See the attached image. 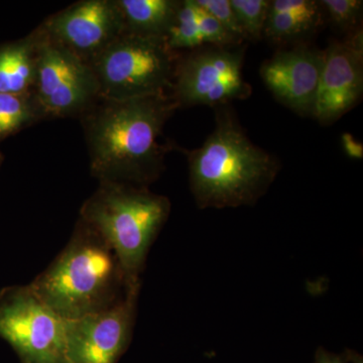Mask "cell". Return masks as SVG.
Wrapping results in <instances>:
<instances>
[{"label": "cell", "instance_id": "obj_1", "mask_svg": "<svg viewBox=\"0 0 363 363\" xmlns=\"http://www.w3.org/2000/svg\"><path fill=\"white\" fill-rule=\"evenodd\" d=\"M179 108L172 94L126 100L99 98L80 116L90 171L101 182L147 188L164 169L162 130Z\"/></svg>", "mask_w": 363, "mask_h": 363}, {"label": "cell", "instance_id": "obj_2", "mask_svg": "<svg viewBox=\"0 0 363 363\" xmlns=\"http://www.w3.org/2000/svg\"><path fill=\"white\" fill-rule=\"evenodd\" d=\"M190 187L200 208L253 204L279 171L278 161L255 145L227 109L201 145L188 152Z\"/></svg>", "mask_w": 363, "mask_h": 363}, {"label": "cell", "instance_id": "obj_3", "mask_svg": "<svg viewBox=\"0 0 363 363\" xmlns=\"http://www.w3.org/2000/svg\"><path fill=\"white\" fill-rule=\"evenodd\" d=\"M30 286L64 320L108 309L130 290L116 253L80 218L65 248Z\"/></svg>", "mask_w": 363, "mask_h": 363}, {"label": "cell", "instance_id": "obj_4", "mask_svg": "<svg viewBox=\"0 0 363 363\" xmlns=\"http://www.w3.org/2000/svg\"><path fill=\"white\" fill-rule=\"evenodd\" d=\"M171 203L147 188L101 182L80 209V216L116 253L126 285L140 286L147 253L168 219Z\"/></svg>", "mask_w": 363, "mask_h": 363}, {"label": "cell", "instance_id": "obj_5", "mask_svg": "<svg viewBox=\"0 0 363 363\" xmlns=\"http://www.w3.org/2000/svg\"><path fill=\"white\" fill-rule=\"evenodd\" d=\"M178 58L164 38L123 33L89 64L104 99L172 94Z\"/></svg>", "mask_w": 363, "mask_h": 363}, {"label": "cell", "instance_id": "obj_6", "mask_svg": "<svg viewBox=\"0 0 363 363\" xmlns=\"http://www.w3.org/2000/svg\"><path fill=\"white\" fill-rule=\"evenodd\" d=\"M0 337L23 363H66L65 320L30 285L9 289L0 298Z\"/></svg>", "mask_w": 363, "mask_h": 363}, {"label": "cell", "instance_id": "obj_7", "mask_svg": "<svg viewBox=\"0 0 363 363\" xmlns=\"http://www.w3.org/2000/svg\"><path fill=\"white\" fill-rule=\"evenodd\" d=\"M39 37L37 79L33 95L45 118L82 116L99 99V88L89 64L48 39Z\"/></svg>", "mask_w": 363, "mask_h": 363}, {"label": "cell", "instance_id": "obj_8", "mask_svg": "<svg viewBox=\"0 0 363 363\" xmlns=\"http://www.w3.org/2000/svg\"><path fill=\"white\" fill-rule=\"evenodd\" d=\"M242 51L214 47L189 55L177 64L172 96L180 107L220 106L250 94L243 80Z\"/></svg>", "mask_w": 363, "mask_h": 363}, {"label": "cell", "instance_id": "obj_9", "mask_svg": "<svg viewBox=\"0 0 363 363\" xmlns=\"http://www.w3.org/2000/svg\"><path fill=\"white\" fill-rule=\"evenodd\" d=\"M140 286L108 309L65 320L66 363H117L130 345Z\"/></svg>", "mask_w": 363, "mask_h": 363}, {"label": "cell", "instance_id": "obj_10", "mask_svg": "<svg viewBox=\"0 0 363 363\" xmlns=\"http://www.w3.org/2000/svg\"><path fill=\"white\" fill-rule=\"evenodd\" d=\"M86 63L124 32L116 0H82L52 14L37 28Z\"/></svg>", "mask_w": 363, "mask_h": 363}, {"label": "cell", "instance_id": "obj_11", "mask_svg": "<svg viewBox=\"0 0 363 363\" xmlns=\"http://www.w3.org/2000/svg\"><path fill=\"white\" fill-rule=\"evenodd\" d=\"M362 40V32L357 30L325 52L312 114L320 123H333L359 101L363 91Z\"/></svg>", "mask_w": 363, "mask_h": 363}, {"label": "cell", "instance_id": "obj_12", "mask_svg": "<svg viewBox=\"0 0 363 363\" xmlns=\"http://www.w3.org/2000/svg\"><path fill=\"white\" fill-rule=\"evenodd\" d=\"M325 52L298 47L279 52L260 69L274 97L302 116H312L323 68Z\"/></svg>", "mask_w": 363, "mask_h": 363}, {"label": "cell", "instance_id": "obj_13", "mask_svg": "<svg viewBox=\"0 0 363 363\" xmlns=\"http://www.w3.org/2000/svg\"><path fill=\"white\" fill-rule=\"evenodd\" d=\"M39 37L33 30L25 39L0 47V93H33L37 79Z\"/></svg>", "mask_w": 363, "mask_h": 363}, {"label": "cell", "instance_id": "obj_14", "mask_svg": "<svg viewBox=\"0 0 363 363\" xmlns=\"http://www.w3.org/2000/svg\"><path fill=\"white\" fill-rule=\"evenodd\" d=\"M116 4L124 33L164 39L181 6L175 0H116Z\"/></svg>", "mask_w": 363, "mask_h": 363}, {"label": "cell", "instance_id": "obj_15", "mask_svg": "<svg viewBox=\"0 0 363 363\" xmlns=\"http://www.w3.org/2000/svg\"><path fill=\"white\" fill-rule=\"evenodd\" d=\"M45 119L33 93H0V140Z\"/></svg>", "mask_w": 363, "mask_h": 363}, {"label": "cell", "instance_id": "obj_16", "mask_svg": "<svg viewBox=\"0 0 363 363\" xmlns=\"http://www.w3.org/2000/svg\"><path fill=\"white\" fill-rule=\"evenodd\" d=\"M166 40L169 49L173 52L195 49L204 44L200 32L199 6L196 0L181 1L180 9Z\"/></svg>", "mask_w": 363, "mask_h": 363}, {"label": "cell", "instance_id": "obj_17", "mask_svg": "<svg viewBox=\"0 0 363 363\" xmlns=\"http://www.w3.org/2000/svg\"><path fill=\"white\" fill-rule=\"evenodd\" d=\"M321 16H298L269 9L264 33L274 40H286L300 37L314 30Z\"/></svg>", "mask_w": 363, "mask_h": 363}, {"label": "cell", "instance_id": "obj_18", "mask_svg": "<svg viewBox=\"0 0 363 363\" xmlns=\"http://www.w3.org/2000/svg\"><path fill=\"white\" fill-rule=\"evenodd\" d=\"M234 13L245 38L257 40L264 30L271 1L230 0Z\"/></svg>", "mask_w": 363, "mask_h": 363}, {"label": "cell", "instance_id": "obj_19", "mask_svg": "<svg viewBox=\"0 0 363 363\" xmlns=\"http://www.w3.org/2000/svg\"><path fill=\"white\" fill-rule=\"evenodd\" d=\"M320 6L326 9L334 26L352 32L359 23L363 2L358 0H323ZM354 33V32H352Z\"/></svg>", "mask_w": 363, "mask_h": 363}, {"label": "cell", "instance_id": "obj_20", "mask_svg": "<svg viewBox=\"0 0 363 363\" xmlns=\"http://www.w3.org/2000/svg\"><path fill=\"white\" fill-rule=\"evenodd\" d=\"M196 2L205 11L211 14L215 20L218 21L236 40H240L245 38L231 6L230 0H196Z\"/></svg>", "mask_w": 363, "mask_h": 363}, {"label": "cell", "instance_id": "obj_21", "mask_svg": "<svg viewBox=\"0 0 363 363\" xmlns=\"http://www.w3.org/2000/svg\"><path fill=\"white\" fill-rule=\"evenodd\" d=\"M199 26L204 44L224 48L226 45L240 43V40H236L233 35L227 32L221 23L215 20L213 16L205 11L201 6H199Z\"/></svg>", "mask_w": 363, "mask_h": 363}, {"label": "cell", "instance_id": "obj_22", "mask_svg": "<svg viewBox=\"0 0 363 363\" xmlns=\"http://www.w3.org/2000/svg\"><path fill=\"white\" fill-rule=\"evenodd\" d=\"M341 145L343 150L350 159L362 160L363 157V145L350 133L341 135Z\"/></svg>", "mask_w": 363, "mask_h": 363}, {"label": "cell", "instance_id": "obj_23", "mask_svg": "<svg viewBox=\"0 0 363 363\" xmlns=\"http://www.w3.org/2000/svg\"><path fill=\"white\" fill-rule=\"evenodd\" d=\"M315 363H347L345 358L338 357V355L332 354L330 352H327L323 350L317 351L316 358H315Z\"/></svg>", "mask_w": 363, "mask_h": 363}, {"label": "cell", "instance_id": "obj_24", "mask_svg": "<svg viewBox=\"0 0 363 363\" xmlns=\"http://www.w3.org/2000/svg\"><path fill=\"white\" fill-rule=\"evenodd\" d=\"M345 360L350 363H363L362 357L357 352L353 351H347L346 353Z\"/></svg>", "mask_w": 363, "mask_h": 363}, {"label": "cell", "instance_id": "obj_25", "mask_svg": "<svg viewBox=\"0 0 363 363\" xmlns=\"http://www.w3.org/2000/svg\"><path fill=\"white\" fill-rule=\"evenodd\" d=\"M1 155H0V162H1Z\"/></svg>", "mask_w": 363, "mask_h": 363}]
</instances>
